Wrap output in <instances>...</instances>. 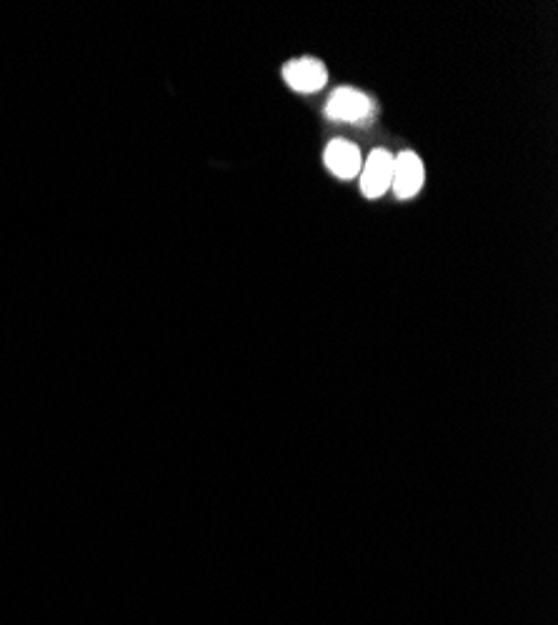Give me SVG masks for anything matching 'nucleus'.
I'll return each mask as SVG.
<instances>
[{
	"label": "nucleus",
	"instance_id": "obj_5",
	"mask_svg": "<svg viewBox=\"0 0 558 625\" xmlns=\"http://www.w3.org/2000/svg\"><path fill=\"white\" fill-rule=\"evenodd\" d=\"M323 160H326V168L331 170L336 178L343 180L356 178L363 168L361 150H358L351 140H333V143H328Z\"/></svg>",
	"mask_w": 558,
	"mask_h": 625
},
{
	"label": "nucleus",
	"instance_id": "obj_3",
	"mask_svg": "<svg viewBox=\"0 0 558 625\" xmlns=\"http://www.w3.org/2000/svg\"><path fill=\"white\" fill-rule=\"evenodd\" d=\"M371 113V100L356 88H338L326 105V115L338 123H358Z\"/></svg>",
	"mask_w": 558,
	"mask_h": 625
},
{
	"label": "nucleus",
	"instance_id": "obj_4",
	"mask_svg": "<svg viewBox=\"0 0 558 625\" xmlns=\"http://www.w3.org/2000/svg\"><path fill=\"white\" fill-rule=\"evenodd\" d=\"M283 78L298 93H316L326 85V65L316 58H298L283 65Z\"/></svg>",
	"mask_w": 558,
	"mask_h": 625
},
{
	"label": "nucleus",
	"instance_id": "obj_1",
	"mask_svg": "<svg viewBox=\"0 0 558 625\" xmlns=\"http://www.w3.org/2000/svg\"><path fill=\"white\" fill-rule=\"evenodd\" d=\"M423 180H426V170H423L421 158H418L416 153L403 150L401 155L393 158L391 190L396 193V198L401 200L413 198V195L423 188Z\"/></svg>",
	"mask_w": 558,
	"mask_h": 625
},
{
	"label": "nucleus",
	"instance_id": "obj_2",
	"mask_svg": "<svg viewBox=\"0 0 558 625\" xmlns=\"http://www.w3.org/2000/svg\"><path fill=\"white\" fill-rule=\"evenodd\" d=\"M391 178H393V155L383 148L373 150L361 168L363 195H366V198H381L386 190H391Z\"/></svg>",
	"mask_w": 558,
	"mask_h": 625
}]
</instances>
